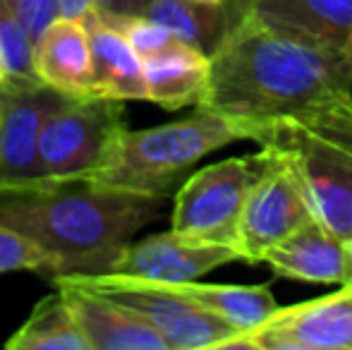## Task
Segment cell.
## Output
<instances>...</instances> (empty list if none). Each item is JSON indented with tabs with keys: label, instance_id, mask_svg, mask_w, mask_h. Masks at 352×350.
I'll return each instance as SVG.
<instances>
[{
	"label": "cell",
	"instance_id": "2",
	"mask_svg": "<svg viewBox=\"0 0 352 350\" xmlns=\"http://www.w3.org/2000/svg\"><path fill=\"white\" fill-rule=\"evenodd\" d=\"M163 201L89 180L43 182L0 192V223L46 257L48 281L106 276L116 271L132 238L156 221Z\"/></svg>",
	"mask_w": 352,
	"mask_h": 350
},
{
	"label": "cell",
	"instance_id": "5",
	"mask_svg": "<svg viewBox=\"0 0 352 350\" xmlns=\"http://www.w3.org/2000/svg\"><path fill=\"white\" fill-rule=\"evenodd\" d=\"M125 130V101L96 94H63L41 132L43 182L91 180Z\"/></svg>",
	"mask_w": 352,
	"mask_h": 350
},
{
	"label": "cell",
	"instance_id": "3",
	"mask_svg": "<svg viewBox=\"0 0 352 350\" xmlns=\"http://www.w3.org/2000/svg\"><path fill=\"white\" fill-rule=\"evenodd\" d=\"M245 135L223 116L197 108L192 116L120 135L106 166L89 182L153 199L175 197L187 173L211 151L242 142Z\"/></svg>",
	"mask_w": 352,
	"mask_h": 350
},
{
	"label": "cell",
	"instance_id": "29",
	"mask_svg": "<svg viewBox=\"0 0 352 350\" xmlns=\"http://www.w3.org/2000/svg\"><path fill=\"white\" fill-rule=\"evenodd\" d=\"M3 80H5V70H3V63H0V85H3Z\"/></svg>",
	"mask_w": 352,
	"mask_h": 350
},
{
	"label": "cell",
	"instance_id": "14",
	"mask_svg": "<svg viewBox=\"0 0 352 350\" xmlns=\"http://www.w3.org/2000/svg\"><path fill=\"white\" fill-rule=\"evenodd\" d=\"M34 70L43 85L82 96L94 89L91 39L84 19L58 17L34 48Z\"/></svg>",
	"mask_w": 352,
	"mask_h": 350
},
{
	"label": "cell",
	"instance_id": "12",
	"mask_svg": "<svg viewBox=\"0 0 352 350\" xmlns=\"http://www.w3.org/2000/svg\"><path fill=\"white\" fill-rule=\"evenodd\" d=\"M65 293L94 350H168L163 336L132 307L72 278H53Z\"/></svg>",
	"mask_w": 352,
	"mask_h": 350
},
{
	"label": "cell",
	"instance_id": "20",
	"mask_svg": "<svg viewBox=\"0 0 352 350\" xmlns=\"http://www.w3.org/2000/svg\"><path fill=\"white\" fill-rule=\"evenodd\" d=\"M180 293L216 312L242 333H250L269 322L278 309L269 283L261 285H223V283H175Z\"/></svg>",
	"mask_w": 352,
	"mask_h": 350
},
{
	"label": "cell",
	"instance_id": "26",
	"mask_svg": "<svg viewBox=\"0 0 352 350\" xmlns=\"http://www.w3.org/2000/svg\"><path fill=\"white\" fill-rule=\"evenodd\" d=\"M96 12L94 0H60V14L70 19H89Z\"/></svg>",
	"mask_w": 352,
	"mask_h": 350
},
{
	"label": "cell",
	"instance_id": "7",
	"mask_svg": "<svg viewBox=\"0 0 352 350\" xmlns=\"http://www.w3.org/2000/svg\"><path fill=\"white\" fill-rule=\"evenodd\" d=\"M72 278L91 290L108 295L118 303L142 314L168 343V350H204V348H230L240 336L230 322L206 309L197 300L168 283L127 278V276H58Z\"/></svg>",
	"mask_w": 352,
	"mask_h": 350
},
{
	"label": "cell",
	"instance_id": "15",
	"mask_svg": "<svg viewBox=\"0 0 352 350\" xmlns=\"http://www.w3.org/2000/svg\"><path fill=\"white\" fill-rule=\"evenodd\" d=\"M264 262L283 278L307 283H343L345 240L331 233L321 221L309 219L295 233L271 248Z\"/></svg>",
	"mask_w": 352,
	"mask_h": 350
},
{
	"label": "cell",
	"instance_id": "27",
	"mask_svg": "<svg viewBox=\"0 0 352 350\" xmlns=\"http://www.w3.org/2000/svg\"><path fill=\"white\" fill-rule=\"evenodd\" d=\"M343 285H352V233L345 238V278Z\"/></svg>",
	"mask_w": 352,
	"mask_h": 350
},
{
	"label": "cell",
	"instance_id": "8",
	"mask_svg": "<svg viewBox=\"0 0 352 350\" xmlns=\"http://www.w3.org/2000/svg\"><path fill=\"white\" fill-rule=\"evenodd\" d=\"M63 91L38 80L0 85V192L43 182L41 132Z\"/></svg>",
	"mask_w": 352,
	"mask_h": 350
},
{
	"label": "cell",
	"instance_id": "9",
	"mask_svg": "<svg viewBox=\"0 0 352 350\" xmlns=\"http://www.w3.org/2000/svg\"><path fill=\"white\" fill-rule=\"evenodd\" d=\"M269 151V149H266ZM314 219L290 166L269 151V164L247 197L237 230V252L247 264H259L271 248Z\"/></svg>",
	"mask_w": 352,
	"mask_h": 350
},
{
	"label": "cell",
	"instance_id": "28",
	"mask_svg": "<svg viewBox=\"0 0 352 350\" xmlns=\"http://www.w3.org/2000/svg\"><path fill=\"white\" fill-rule=\"evenodd\" d=\"M204 3H213V5H228V3H232V0H204Z\"/></svg>",
	"mask_w": 352,
	"mask_h": 350
},
{
	"label": "cell",
	"instance_id": "16",
	"mask_svg": "<svg viewBox=\"0 0 352 350\" xmlns=\"http://www.w3.org/2000/svg\"><path fill=\"white\" fill-rule=\"evenodd\" d=\"M211 58L190 43L173 41L163 51L144 58V80L146 101L177 111V108L199 103L209 85Z\"/></svg>",
	"mask_w": 352,
	"mask_h": 350
},
{
	"label": "cell",
	"instance_id": "1",
	"mask_svg": "<svg viewBox=\"0 0 352 350\" xmlns=\"http://www.w3.org/2000/svg\"><path fill=\"white\" fill-rule=\"evenodd\" d=\"M237 3V0H235ZM211 53L209 85L197 108L240 127L245 140L280 120L324 116L352 103V58L237 8Z\"/></svg>",
	"mask_w": 352,
	"mask_h": 350
},
{
	"label": "cell",
	"instance_id": "22",
	"mask_svg": "<svg viewBox=\"0 0 352 350\" xmlns=\"http://www.w3.org/2000/svg\"><path fill=\"white\" fill-rule=\"evenodd\" d=\"M96 14L108 27L118 29L135 46V51L142 56V61L153 56V53L163 51V48L175 41V36L163 24L153 22V19L144 17V14H101V12Z\"/></svg>",
	"mask_w": 352,
	"mask_h": 350
},
{
	"label": "cell",
	"instance_id": "10",
	"mask_svg": "<svg viewBox=\"0 0 352 350\" xmlns=\"http://www.w3.org/2000/svg\"><path fill=\"white\" fill-rule=\"evenodd\" d=\"M230 348L352 350V285L292 307H278L269 322L237 336Z\"/></svg>",
	"mask_w": 352,
	"mask_h": 350
},
{
	"label": "cell",
	"instance_id": "21",
	"mask_svg": "<svg viewBox=\"0 0 352 350\" xmlns=\"http://www.w3.org/2000/svg\"><path fill=\"white\" fill-rule=\"evenodd\" d=\"M34 48H36V39L29 34L8 0H0V63H3L5 80H38L34 70Z\"/></svg>",
	"mask_w": 352,
	"mask_h": 350
},
{
	"label": "cell",
	"instance_id": "24",
	"mask_svg": "<svg viewBox=\"0 0 352 350\" xmlns=\"http://www.w3.org/2000/svg\"><path fill=\"white\" fill-rule=\"evenodd\" d=\"M8 5L19 14L34 39H38L58 17H63L60 0H8Z\"/></svg>",
	"mask_w": 352,
	"mask_h": 350
},
{
	"label": "cell",
	"instance_id": "23",
	"mask_svg": "<svg viewBox=\"0 0 352 350\" xmlns=\"http://www.w3.org/2000/svg\"><path fill=\"white\" fill-rule=\"evenodd\" d=\"M14 271H34L46 278L48 262L27 238L0 223V276Z\"/></svg>",
	"mask_w": 352,
	"mask_h": 350
},
{
	"label": "cell",
	"instance_id": "18",
	"mask_svg": "<svg viewBox=\"0 0 352 350\" xmlns=\"http://www.w3.org/2000/svg\"><path fill=\"white\" fill-rule=\"evenodd\" d=\"M237 3L213 5L204 0H153L144 17L163 24L177 41L211 56L237 19Z\"/></svg>",
	"mask_w": 352,
	"mask_h": 350
},
{
	"label": "cell",
	"instance_id": "17",
	"mask_svg": "<svg viewBox=\"0 0 352 350\" xmlns=\"http://www.w3.org/2000/svg\"><path fill=\"white\" fill-rule=\"evenodd\" d=\"M91 39L94 89L96 96L118 101H146L144 61L118 29L108 27L96 12L84 19Z\"/></svg>",
	"mask_w": 352,
	"mask_h": 350
},
{
	"label": "cell",
	"instance_id": "11",
	"mask_svg": "<svg viewBox=\"0 0 352 350\" xmlns=\"http://www.w3.org/2000/svg\"><path fill=\"white\" fill-rule=\"evenodd\" d=\"M237 259L240 252L232 245L201 243L170 230L132 240L113 274L175 285L197 281L199 276Z\"/></svg>",
	"mask_w": 352,
	"mask_h": 350
},
{
	"label": "cell",
	"instance_id": "6",
	"mask_svg": "<svg viewBox=\"0 0 352 350\" xmlns=\"http://www.w3.org/2000/svg\"><path fill=\"white\" fill-rule=\"evenodd\" d=\"M269 164V151L211 164L187 177L175 192L173 230L201 243H237L240 219L254 182Z\"/></svg>",
	"mask_w": 352,
	"mask_h": 350
},
{
	"label": "cell",
	"instance_id": "25",
	"mask_svg": "<svg viewBox=\"0 0 352 350\" xmlns=\"http://www.w3.org/2000/svg\"><path fill=\"white\" fill-rule=\"evenodd\" d=\"M153 0H94L101 14H144Z\"/></svg>",
	"mask_w": 352,
	"mask_h": 350
},
{
	"label": "cell",
	"instance_id": "4",
	"mask_svg": "<svg viewBox=\"0 0 352 350\" xmlns=\"http://www.w3.org/2000/svg\"><path fill=\"white\" fill-rule=\"evenodd\" d=\"M290 166L309 211L338 238L352 233V103L324 116L280 120L254 135Z\"/></svg>",
	"mask_w": 352,
	"mask_h": 350
},
{
	"label": "cell",
	"instance_id": "19",
	"mask_svg": "<svg viewBox=\"0 0 352 350\" xmlns=\"http://www.w3.org/2000/svg\"><path fill=\"white\" fill-rule=\"evenodd\" d=\"M8 350H94L74 317L65 293H53L34 305L27 322L5 341Z\"/></svg>",
	"mask_w": 352,
	"mask_h": 350
},
{
	"label": "cell",
	"instance_id": "13",
	"mask_svg": "<svg viewBox=\"0 0 352 350\" xmlns=\"http://www.w3.org/2000/svg\"><path fill=\"white\" fill-rule=\"evenodd\" d=\"M237 8L352 58V0H237Z\"/></svg>",
	"mask_w": 352,
	"mask_h": 350
}]
</instances>
